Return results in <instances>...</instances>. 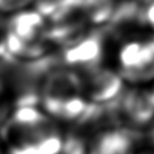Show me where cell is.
Segmentation results:
<instances>
[{"label": "cell", "mask_w": 154, "mask_h": 154, "mask_svg": "<svg viewBox=\"0 0 154 154\" xmlns=\"http://www.w3.org/2000/svg\"><path fill=\"white\" fill-rule=\"evenodd\" d=\"M64 134L40 106L13 107L0 130L5 154H60Z\"/></svg>", "instance_id": "6da1fadb"}, {"label": "cell", "mask_w": 154, "mask_h": 154, "mask_svg": "<svg viewBox=\"0 0 154 154\" xmlns=\"http://www.w3.org/2000/svg\"><path fill=\"white\" fill-rule=\"evenodd\" d=\"M89 105L76 70L54 66L45 76L40 89V107L58 123H76Z\"/></svg>", "instance_id": "7a4b0ae2"}, {"label": "cell", "mask_w": 154, "mask_h": 154, "mask_svg": "<svg viewBox=\"0 0 154 154\" xmlns=\"http://www.w3.org/2000/svg\"><path fill=\"white\" fill-rule=\"evenodd\" d=\"M118 73L125 83L143 85L154 82V41L130 40L124 42L117 55Z\"/></svg>", "instance_id": "3957f363"}, {"label": "cell", "mask_w": 154, "mask_h": 154, "mask_svg": "<svg viewBox=\"0 0 154 154\" xmlns=\"http://www.w3.org/2000/svg\"><path fill=\"white\" fill-rule=\"evenodd\" d=\"M79 73L83 94L91 103H108L124 91V79L118 71L95 66Z\"/></svg>", "instance_id": "277c9868"}, {"label": "cell", "mask_w": 154, "mask_h": 154, "mask_svg": "<svg viewBox=\"0 0 154 154\" xmlns=\"http://www.w3.org/2000/svg\"><path fill=\"white\" fill-rule=\"evenodd\" d=\"M116 102L124 126L140 130L154 120V100L150 89L132 85L131 89L124 90Z\"/></svg>", "instance_id": "5b68a950"}, {"label": "cell", "mask_w": 154, "mask_h": 154, "mask_svg": "<svg viewBox=\"0 0 154 154\" xmlns=\"http://www.w3.org/2000/svg\"><path fill=\"white\" fill-rule=\"evenodd\" d=\"M142 138L140 130L129 126L108 128L93 135L88 154H136Z\"/></svg>", "instance_id": "8992f818"}, {"label": "cell", "mask_w": 154, "mask_h": 154, "mask_svg": "<svg viewBox=\"0 0 154 154\" xmlns=\"http://www.w3.org/2000/svg\"><path fill=\"white\" fill-rule=\"evenodd\" d=\"M103 45L99 34H81L64 45L61 59L67 67L81 71L99 66Z\"/></svg>", "instance_id": "52a82bcc"}, {"label": "cell", "mask_w": 154, "mask_h": 154, "mask_svg": "<svg viewBox=\"0 0 154 154\" xmlns=\"http://www.w3.org/2000/svg\"><path fill=\"white\" fill-rule=\"evenodd\" d=\"M79 6L85 20L95 25L109 19L113 11L112 0H79Z\"/></svg>", "instance_id": "ba28073f"}, {"label": "cell", "mask_w": 154, "mask_h": 154, "mask_svg": "<svg viewBox=\"0 0 154 154\" xmlns=\"http://www.w3.org/2000/svg\"><path fill=\"white\" fill-rule=\"evenodd\" d=\"M79 0H34L35 10L46 19L54 18L78 5Z\"/></svg>", "instance_id": "9c48e42d"}, {"label": "cell", "mask_w": 154, "mask_h": 154, "mask_svg": "<svg viewBox=\"0 0 154 154\" xmlns=\"http://www.w3.org/2000/svg\"><path fill=\"white\" fill-rule=\"evenodd\" d=\"M34 0H0V12L14 13L24 10Z\"/></svg>", "instance_id": "30bf717a"}, {"label": "cell", "mask_w": 154, "mask_h": 154, "mask_svg": "<svg viewBox=\"0 0 154 154\" xmlns=\"http://www.w3.org/2000/svg\"><path fill=\"white\" fill-rule=\"evenodd\" d=\"M13 109V105L6 96H0V130L4 124L7 122L11 112Z\"/></svg>", "instance_id": "8fae6325"}, {"label": "cell", "mask_w": 154, "mask_h": 154, "mask_svg": "<svg viewBox=\"0 0 154 154\" xmlns=\"http://www.w3.org/2000/svg\"><path fill=\"white\" fill-rule=\"evenodd\" d=\"M143 14H144V19H146L147 25L154 31V1L148 4Z\"/></svg>", "instance_id": "7c38bea8"}, {"label": "cell", "mask_w": 154, "mask_h": 154, "mask_svg": "<svg viewBox=\"0 0 154 154\" xmlns=\"http://www.w3.org/2000/svg\"><path fill=\"white\" fill-rule=\"evenodd\" d=\"M147 138H148V142L154 147V125L149 129V131L147 134Z\"/></svg>", "instance_id": "4fadbf2b"}, {"label": "cell", "mask_w": 154, "mask_h": 154, "mask_svg": "<svg viewBox=\"0 0 154 154\" xmlns=\"http://www.w3.org/2000/svg\"><path fill=\"white\" fill-rule=\"evenodd\" d=\"M0 96H6L5 94V85H4V79L1 76V71H0ZM7 97V96H6Z\"/></svg>", "instance_id": "5bb4252c"}, {"label": "cell", "mask_w": 154, "mask_h": 154, "mask_svg": "<svg viewBox=\"0 0 154 154\" xmlns=\"http://www.w3.org/2000/svg\"><path fill=\"white\" fill-rule=\"evenodd\" d=\"M0 154H5V149H4V146H2L1 140H0Z\"/></svg>", "instance_id": "9a60e30c"}, {"label": "cell", "mask_w": 154, "mask_h": 154, "mask_svg": "<svg viewBox=\"0 0 154 154\" xmlns=\"http://www.w3.org/2000/svg\"><path fill=\"white\" fill-rule=\"evenodd\" d=\"M150 93H152V96H153V100H154V85H153V88L150 89Z\"/></svg>", "instance_id": "2e32d148"}, {"label": "cell", "mask_w": 154, "mask_h": 154, "mask_svg": "<svg viewBox=\"0 0 154 154\" xmlns=\"http://www.w3.org/2000/svg\"><path fill=\"white\" fill-rule=\"evenodd\" d=\"M142 154H146V153H142Z\"/></svg>", "instance_id": "e0dca14e"}]
</instances>
